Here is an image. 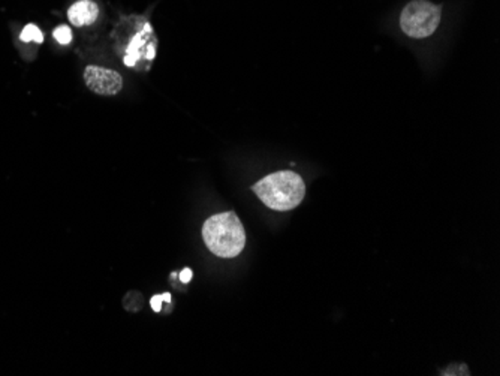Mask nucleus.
Listing matches in <instances>:
<instances>
[{
  "instance_id": "nucleus-1",
  "label": "nucleus",
  "mask_w": 500,
  "mask_h": 376,
  "mask_svg": "<svg viewBox=\"0 0 500 376\" xmlns=\"http://www.w3.org/2000/svg\"><path fill=\"white\" fill-rule=\"evenodd\" d=\"M117 54L128 68H139L150 63L156 56L158 39L150 23L143 17H125L112 32Z\"/></svg>"
},
{
  "instance_id": "nucleus-2",
  "label": "nucleus",
  "mask_w": 500,
  "mask_h": 376,
  "mask_svg": "<svg viewBox=\"0 0 500 376\" xmlns=\"http://www.w3.org/2000/svg\"><path fill=\"white\" fill-rule=\"evenodd\" d=\"M202 239L211 253L220 258L240 255L246 246V231L234 211L209 218L202 226Z\"/></svg>"
},
{
  "instance_id": "nucleus-3",
  "label": "nucleus",
  "mask_w": 500,
  "mask_h": 376,
  "mask_svg": "<svg viewBox=\"0 0 500 376\" xmlns=\"http://www.w3.org/2000/svg\"><path fill=\"white\" fill-rule=\"evenodd\" d=\"M252 189L264 206L276 211H288L300 206L306 193L305 182L294 171L270 174L253 185Z\"/></svg>"
},
{
  "instance_id": "nucleus-4",
  "label": "nucleus",
  "mask_w": 500,
  "mask_h": 376,
  "mask_svg": "<svg viewBox=\"0 0 500 376\" xmlns=\"http://www.w3.org/2000/svg\"><path fill=\"white\" fill-rule=\"evenodd\" d=\"M442 8L427 0H414L401 12L400 26L411 38H427L438 29Z\"/></svg>"
},
{
  "instance_id": "nucleus-5",
  "label": "nucleus",
  "mask_w": 500,
  "mask_h": 376,
  "mask_svg": "<svg viewBox=\"0 0 500 376\" xmlns=\"http://www.w3.org/2000/svg\"><path fill=\"white\" fill-rule=\"evenodd\" d=\"M84 83L87 89L96 95L114 96L120 93L123 78L116 71L90 64L84 69Z\"/></svg>"
},
{
  "instance_id": "nucleus-6",
  "label": "nucleus",
  "mask_w": 500,
  "mask_h": 376,
  "mask_svg": "<svg viewBox=\"0 0 500 376\" xmlns=\"http://www.w3.org/2000/svg\"><path fill=\"white\" fill-rule=\"evenodd\" d=\"M99 17V6L93 0H80L73 3L68 11V19L72 26L83 27L93 24Z\"/></svg>"
},
{
  "instance_id": "nucleus-7",
  "label": "nucleus",
  "mask_w": 500,
  "mask_h": 376,
  "mask_svg": "<svg viewBox=\"0 0 500 376\" xmlns=\"http://www.w3.org/2000/svg\"><path fill=\"white\" fill-rule=\"evenodd\" d=\"M20 38H21L23 43H32V40H35V43L40 44L44 40L43 32H40L38 29V26H35V24H27V26L24 27V30L21 32Z\"/></svg>"
},
{
  "instance_id": "nucleus-8",
  "label": "nucleus",
  "mask_w": 500,
  "mask_h": 376,
  "mask_svg": "<svg viewBox=\"0 0 500 376\" xmlns=\"http://www.w3.org/2000/svg\"><path fill=\"white\" fill-rule=\"evenodd\" d=\"M53 36L56 38V40L59 44L68 45V44H71V40H72V32L68 26H59L53 32Z\"/></svg>"
},
{
  "instance_id": "nucleus-9",
  "label": "nucleus",
  "mask_w": 500,
  "mask_h": 376,
  "mask_svg": "<svg viewBox=\"0 0 500 376\" xmlns=\"http://www.w3.org/2000/svg\"><path fill=\"white\" fill-rule=\"evenodd\" d=\"M162 296H154V297H152V301H150V303H152V309L154 310V312H160V310H162Z\"/></svg>"
},
{
  "instance_id": "nucleus-10",
  "label": "nucleus",
  "mask_w": 500,
  "mask_h": 376,
  "mask_svg": "<svg viewBox=\"0 0 500 376\" xmlns=\"http://www.w3.org/2000/svg\"><path fill=\"white\" fill-rule=\"evenodd\" d=\"M192 270L191 268H184L182 273H180V281H182L183 283H189L192 281Z\"/></svg>"
},
{
  "instance_id": "nucleus-11",
  "label": "nucleus",
  "mask_w": 500,
  "mask_h": 376,
  "mask_svg": "<svg viewBox=\"0 0 500 376\" xmlns=\"http://www.w3.org/2000/svg\"><path fill=\"white\" fill-rule=\"evenodd\" d=\"M162 300H163V301H168V303H169V300H171V294H169V292L162 294Z\"/></svg>"
}]
</instances>
